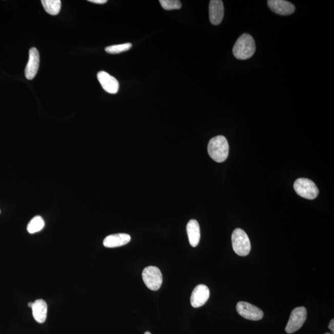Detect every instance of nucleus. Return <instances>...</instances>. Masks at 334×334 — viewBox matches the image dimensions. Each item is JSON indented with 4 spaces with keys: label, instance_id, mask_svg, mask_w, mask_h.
<instances>
[{
    "label": "nucleus",
    "instance_id": "0eeeda50",
    "mask_svg": "<svg viewBox=\"0 0 334 334\" xmlns=\"http://www.w3.org/2000/svg\"><path fill=\"white\" fill-rule=\"evenodd\" d=\"M237 310L241 317L251 321H260L263 318L264 313L261 309L251 304L240 302L237 303Z\"/></svg>",
    "mask_w": 334,
    "mask_h": 334
},
{
    "label": "nucleus",
    "instance_id": "f257e3e1",
    "mask_svg": "<svg viewBox=\"0 0 334 334\" xmlns=\"http://www.w3.org/2000/svg\"><path fill=\"white\" fill-rule=\"evenodd\" d=\"M207 150L210 158L219 163H221L228 158L229 145L225 137L218 136L210 140Z\"/></svg>",
    "mask_w": 334,
    "mask_h": 334
},
{
    "label": "nucleus",
    "instance_id": "2eb2a0df",
    "mask_svg": "<svg viewBox=\"0 0 334 334\" xmlns=\"http://www.w3.org/2000/svg\"><path fill=\"white\" fill-rule=\"evenodd\" d=\"M189 243L192 247H197L201 239L200 224L195 220H191L186 226Z\"/></svg>",
    "mask_w": 334,
    "mask_h": 334
},
{
    "label": "nucleus",
    "instance_id": "ddd939ff",
    "mask_svg": "<svg viewBox=\"0 0 334 334\" xmlns=\"http://www.w3.org/2000/svg\"><path fill=\"white\" fill-rule=\"evenodd\" d=\"M131 241V237L126 233H117L107 236L104 240L105 247L113 248L120 247L128 244Z\"/></svg>",
    "mask_w": 334,
    "mask_h": 334
},
{
    "label": "nucleus",
    "instance_id": "5701e85b",
    "mask_svg": "<svg viewBox=\"0 0 334 334\" xmlns=\"http://www.w3.org/2000/svg\"><path fill=\"white\" fill-rule=\"evenodd\" d=\"M144 334H151V333H150L149 332H146L144 333Z\"/></svg>",
    "mask_w": 334,
    "mask_h": 334
},
{
    "label": "nucleus",
    "instance_id": "f3484780",
    "mask_svg": "<svg viewBox=\"0 0 334 334\" xmlns=\"http://www.w3.org/2000/svg\"><path fill=\"white\" fill-rule=\"evenodd\" d=\"M45 226V222L44 219L41 216H35L33 218L28 225V232L31 234H34L43 229Z\"/></svg>",
    "mask_w": 334,
    "mask_h": 334
},
{
    "label": "nucleus",
    "instance_id": "f03ea898",
    "mask_svg": "<svg viewBox=\"0 0 334 334\" xmlns=\"http://www.w3.org/2000/svg\"><path fill=\"white\" fill-rule=\"evenodd\" d=\"M256 51L254 38L248 34H243L238 38L233 48V53L235 58L245 60L250 58Z\"/></svg>",
    "mask_w": 334,
    "mask_h": 334
},
{
    "label": "nucleus",
    "instance_id": "7ed1b4c3",
    "mask_svg": "<svg viewBox=\"0 0 334 334\" xmlns=\"http://www.w3.org/2000/svg\"><path fill=\"white\" fill-rule=\"evenodd\" d=\"M231 243L234 251L240 257H246L250 252V240L248 234L241 228H237L233 231Z\"/></svg>",
    "mask_w": 334,
    "mask_h": 334
},
{
    "label": "nucleus",
    "instance_id": "a211bd4d",
    "mask_svg": "<svg viewBox=\"0 0 334 334\" xmlns=\"http://www.w3.org/2000/svg\"><path fill=\"white\" fill-rule=\"evenodd\" d=\"M132 44L126 43L123 44L116 45V46H109L105 48V51L108 53L118 54L126 52L131 49Z\"/></svg>",
    "mask_w": 334,
    "mask_h": 334
},
{
    "label": "nucleus",
    "instance_id": "dca6fc26",
    "mask_svg": "<svg viewBox=\"0 0 334 334\" xmlns=\"http://www.w3.org/2000/svg\"><path fill=\"white\" fill-rule=\"evenodd\" d=\"M42 4L47 13L55 16L61 10L62 2L60 0H42Z\"/></svg>",
    "mask_w": 334,
    "mask_h": 334
},
{
    "label": "nucleus",
    "instance_id": "aec40b11",
    "mask_svg": "<svg viewBox=\"0 0 334 334\" xmlns=\"http://www.w3.org/2000/svg\"><path fill=\"white\" fill-rule=\"evenodd\" d=\"M89 2L95 4H105L107 2V0H89Z\"/></svg>",
    "mask_w": 334,
    "mask_h": 334
},
{
    "label": "nucleus",
    "instance_id": "4468645a",
    "mask_svg": "<svg viewBox=\"0 0 334 334\" xmlns=\"http://www.w3.org/2000/svg\"><path fill=\"white\" fill-rule=\"evenodd\" d=\"M31 308L34 320L38 323H44L47 319L48 311L47 303L42 299L35 300L33 303Z\"/></svg>",
    "mask_w": 334,
    "mask_h": 334
},
{
    "label": "nucleus",
    "instance_id": "39448f33",
    "mask_svg": "<svg viewBox=\"0 0 334 334\" xmlns=\"http://www.w3.org/2000/svg\"><path fill=\"white\" fill-rule=\"evenodd\" d=\"M294 189L300 197L314 200L319 194V189L315 183L308 179H299L294 183Z\"/></svg>",
    "mask_w": 334,
    "mask_h": 334
},
{
    "label": "nucleus",
    "instance_id": "b1692460",
    "mask_svg": "<svg viewBox=\"0 0 334 334\" xmlns=\"http://www.w3.org/2000/svg\"><path fill=\"white\" fill-rule=\"evenodd\" d=\"M325 334H331V333H325Z\"/></svg>",
    "mask_w": 334,
    "mask_h": 334
},
{
    "label": "nucleus",
    "instance_id": "9b49d317",
    "mask_svg": "<svg viewBox=\"0 0 334 334\" xmlns=\"http://www.w3.org/2000/svg\"><path fill=\"white\" fill-rule=\"evenodd\" d=\"M267 5L270 10L282 16H288L293 14L296 10L294 5L284 0H269Z\"/></svg>",
    "mask_w": 334,
    "mask_h": 334
},
{
    "label": "nucleus",
    "instance_id": "4be33fe9",
    "mask_svg": "<svg viewBox=\"0 0 334 334\" xmlns=\"http://www.w3.org/2000/svg\"><path fill=\"white\" fill-rule=\"evenodd\" d=\"M28 305H29V306L30 307V308H32V305H33V303H32V302L29 303L28 304Z\"/></svg>",
    "mask_w": 334,
    "mask_h": 334
},
{
    "label": "nucleus",
    "instance_id": "1a4fd4ad",
    "mask_svg": "<svg viewBox=\"0 0 334 334\" xmlns=\"http://www.w3.org/2000/svg\"><path fill=\"white\" fill-rule=\"evenodd\" d=\"M39 63H40V55L37 49L31 48L29 50V57L28 64L25 69V76L26 79L32 80L37 74Z\"/></svg>",
    "mask_w": 334,
    "mask_h": 334
},
{
    "label": "nucleus",
    "instance_id": "412c9836",
    "mask_svg": "<svg viewBox=\"0 0 334 334\" xmlns=\"http://www.w3.org/2000/svg\"><path fill=\"white\" fill-rule=\"evenodd\" d=\"M329 329L332 331V333L334 332V320H331L329 325Z\"/></svg>",
    "mask_w": 334,
    "mask_h": 334
},
{
    "label": "nucleus",
    "instance_id": "f8f14e48",
    "mask_svg": "<svg viewBox=\"0 0 334 334\" xmlns=\"http://www.w3.org/2000/svg\"><path fill=\"white\" fill-rule=\"evenodd\" d=\"M224 16V4L221 0H212L209 4V19L213 25L222 23Z\"/></svg>",
    "mask_w": 334,
    "mask_h": 334
},
{
    "label": "nucleus",
    "instance_id": "6e6552de",
    "mask_svg": "<svg viewBox=\"0 0 334 334\" xmlns=\"http://www.w3.org/2000/svg\"><path fill=\"white\" fill-rule=\"evenodd\" d=\"M210 296V291L205 285H198L192 291L191 296V305L194 308H200L205 305Z\"/></svg>",
    "mask_w": 334,
    "mask_h": 334
},
{
    "label": "nucleus",
    "instance_id": "20e7f679",
    "mask_svg": "<svg viewBox=\"0 0 334 334\" xmlns=\"http://www.w3.org/2000/svg\"><path fill=\"white\" fill-rule=\"evenodd\" d=\"M143 279L146 287L153 291H157L160 289L163 277L161 270L155 266H149L143 270L142 273Z\"/></svg>",
    "mask_w": 334,
    "mask_h": 334
},
{
    "label": "nucleus",
    "instance_id": "423d86ee",
    "mask_svg": "<svg viewBox=\"0 0 334 334\" xmlns=\"http://www.w3.org/2000/svg\"><path fill=\"white\" fill-rule=\"evenodd\" d=\"M306 318L307 311L305 307L301 306L294 308L291 312L290 319L286 326V332L293 333L297 332L305 323Z\"/></svg>",
    "mask_w": 334,
    "mask_h": 334
},
{
    "label": "nucleus",
    "instance_id": "393cba45",
    "mask_svg": "<svg viewBox=\"0 0 334 334\" xmlns=\"http://www.w3.org/2000/svg\"><path fill=\"white\" fill-rule=\"evenodd\" d=\"M0 213H1V210H0Z\"/></svg>",
    "mask_w": 334,
    "mask_h": 334
},
{
    "label": "nucleus",
    "instance_id": "6ab92c4d",
    "mask_svg": "<svg viewBox=\"0 0 334 334\" xmlns=\"http://www.w3.org/2000/svg\"><path fill=\"white\" fill-rule=\"evenodd\" d=\"M159 2L165 10H179L182 7V3L179 0H161Z\"/></svg>",
    "mask_w": 334,
    "mask_h": 334
},
{
    "label": "nucleus",
    "instance_id": "9d476101",
    "mask_svg": "<svg viewBox=\"0 0 334 334\" xmlns=\"http://www.w3.org/2000/svg\"><path fill=\"white\" fill-rule=\"evenodd\" d=\"M97 79L102 88L110 94H115L119 91V83L115 77L105 71L99 72Z\"/></svg>",
    "mask_w": 334,
    "mask_h": 334
}]
</instances>
